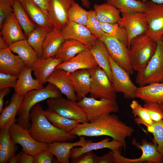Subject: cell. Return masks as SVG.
I'll list each match as a JSON object with an SVG mask.
<instances>
[{
    "label": "cell",
    "mask_w": 163,
    "mask_h": 163,
    "mask_svg": "<svg viewBox=\"0 0 163 163\" xmlns=\"http://www.w3.org/2000/svg\"><path fill=\"white\" fill-rule=\"evenodd\" d=\"M134 129L122 121L114 114L103 115L92 122L79 123L70 133L78 137L108 136L119 141L126 148V139L131 137Z\"/></svg>",
    "instance_id": "1"
},
{
    "label": "cell",
    "mask_w": 163,
    "mask_h": 163,
    "mask_svg": "<svg viewBox=\"0 0 163 163\" xmlns=\"http://www.w3.org/2000/svg\"><path fill=\"white\" fill-rule=\"evenodd\" d=\"M31 126L28 129L36 141L43 143L55 142L72 141L77 136L67 133L54 126L47 119L39 103L31 109L29 114Z\"/></svg>",
    "instance_id": "2"
},
{
    "label": "cell",
    "mask_w": 163,
    "mask_h": 163,
    "mask_svg": "<svg viewBox=\"0 0 163 163\" xmlns=\"http://www.w3.org/2000/svg\"><path fill=\"white\" fill-rule=\"evenodd\" d=\"M62 93L54 85L48 83L45 88L40 90H31L24 95L23 101L18 111L17 123L28 129L31 126L29 114L32 108L44 100L61 96Z\"/></svg>",
    "instance_id": "3"
},
{
    "label": "cell",
    "mask_w": 163,
    "mask_h": 163,
    "mask_svg": "<svg viewBox=\"0 0 163 163\" xmlns=\"http://www.w3.org/2000/svg\"><path fill=\"white\" fill-rule=\"evenodd\" d=\"M157 46L156 42L145 34L138 36L132 40L129 55L134 70L140 72L145 67L154 55Z\"/></svg>",
    "instance_id": "4"
},
{
    "label": "cell",
    "mask_w": 163,
    "mask_h": 163,
    "mask_svg": "<svg viewBox=\"0 0 163 163\" xmlns=\"http://www.w3.org/2000/svg\"><path fill=\"white\" fill-rule=\"evenodd\" d=\"M156 42L157 46L154 55L145 67L137 72L136 82L139 87L163 82V43L160 39Z\"/></svg>",
    "instance_id": "5"
},
{
    "label": "cell",
    "mask_w": 163,
    "mask_h": 163,
    "mask_svg": "<svg viewBox=\"0 0 163 163\" xmlns=\"http://www.w3.org/2000/svg\"><path fill=\"white\" fill-rule=\"evenodd\" d=\"M77 104L85 112L89 122L103 115L117 112L119 109L116 99L102 98L97 100L85 96Z\"/></svg>",
    "instance_id": "6"
},
{
    "label": "cell",
    "mask_w": 163,
    "mask_h": 163,
    "mask_svg": "<svg viewBox=\"0 0 163 163\" xmlns=\"http://www.w3.org/2000/svg\"><path fill=\"white\" fill-rule=\"evenodd\" d=\"M91 82L90 97L116 99V92L105 72L99 66L89 69Z\"/></svg>",
    "instance_id": "7"
},
{
    "label": "cell",
    "mask_w": 163,
    "mask_h": 163,
    "mask_svg": "<svg viewBox=\"0 0 163 163\" xmlns=\"http://www.w3.org/2000/svg\"><path fill=\"white\" fill-rule=\"evenodd\" d=\"M49 109L67 118L78 121L81 123L88 122L85 112L76 101L61 96L46 101Z\"/></svg>",
    "instance_id": "8"
},
{
    "label": "cell",
    "mask_w": 163,
    "mask_h": 163,
    "mask_svg": "<svg viewBox=\"0 0 163 163\" xmlns=\"http://www.w3.org/2000/svg\"><path fill=\"white\" fill-rule=\"evenodd\" d=\"M112 74V82L116 92L123 94L126 99L136 97L138 87L132 82L129 74L116 63L109 55Z\"/></svg>",
    "instance_id": "9"
},
{
    "label": "cell",
    "mask_w": 163,
    "mask_h": 163,
    "mask_svg": "<svg viewBox=\"0 0 163 163\" xmlns=\"http://www.w3.org/2000/svg\"><path fill=\"white\" fill-rule=\"evenodd\" d=\"M11 138L17 144L22 147V151L33 156L48 149L49 144L40 142L31 135L28 129L18 123L13 124L9 128Z\"/></svg>",
    "instance_id": "10"
},
{
    "label": "cell",
    "mask_w": 163,
    "mask_h": 163,
    "mask_svg": "<svg viewBox=\"0 0 163 163\" xmlns=\"http://www.w3.org/2000/svg\"><path fill=\"white\" fill-rule=\"evenodd\" d=\"M99 40L104 44L109 56L113 60L130 75H133L134 70L131 65L127 47L106 33Z\"/></svg>",
    "instance_id": "11"
},
{
    "label": "cell",
    "mask_w": 163,
    "mask_h": 163,
    "mask_svg": "<svg viewBox=\"0 0 163 163\" xmlns=\"http://www.w3.org/2000/svg\"><path fill=\"white\" fill-rule=\"evenodd\" d=\"M121 13V19L119 23L126 30L130 46L133 39L146 33L148 29V22L144 13Z\"/></svg>",
    "instance_id": "12"
},
{
    "label": "cell",
    "mask_w": 163,
    "mask_h": 163,
    "mask_svg": "<svg viewBox=\"0 0 163 163\" xmlns=\"http://www.w3.org/2000/svg\"><path fill=\"white\" fill-rule=\"evenodd\" d=\"M144 12L148 25L145 33L156 41L163 35V4H159L150 1Z\"/></svg>",
    "instance_id": "13"
},
{
    "label": "cell",
    "mask_w": 163,
    "mask_h": 163,
    "mask_svg": "<svg viewBox=\"0 0 163 163\" xmlns=\"http://www.w3.org/2000/svg\"><path fill=\"white\" fill-rule=\"evenodd\" d=\"M75 0H49L48 12L54 27L61 30L68 23V14Z\"/></svg>",
    "instance_id": "14"
},
{
    "label": "cell",
    "mask_w": 163,
    "mask_h": 163,
    "mask_svg": "<svg viewBox=\"0 0 163 163\" xmlns=\"http://www.w3.org/2000/svg\"><path fill=\"white\" fill-rule=\"evenodd\" d=\"M61 32L65 40H75L88 47L98 39L86 26L73 22L68 21Z\"/></svg>",
    "instance_id": "15"
},
{
    "label": "cell",
    "mask_w": 163,
    "mask_h": 163,
    "mask_svg": "<svg viewBox=\"0 0 163 163\" xmlns=\"http://www.w3.org/2000/svg\"><path fill=\"white\" fill-rule=\"evenodd\" d=\"M98 66L94 57L88 49L80 52L69 60L62 62L55 69H62L71 73L82 69H90Z\"/></svg>",
    "instance_id": "16"
},
{
    "label": "cell",
    "mask_w": 163,
    "mask_h": 163,
    "mask_svg": "<svg viewBox=\"0 0 163 163\" xmlns=\"http://www.w3.org/2000/svg\"><path fill=\"white\" fill-rule=\"evenodd\" d=\"M47 82L55 86L67 99L78 101L69 72L61 69H55L49 76Z\"/></svg>",
    "instance_id": "17"
},
{
    "label": "cell",
    "mask_w": 163,
    "mask_h": 163,
    "mask_svg": "<svg viewBox=\"0 0 163 163\" xmlns=\"http://www.w3.org/2000/svg\"><path fill=\"white\" fill-rule=\"evenodd\" d=\"M0 29V36L9 46L16 42L27 39L14 13L5 19Z\"/></svg>",
    "instance_id": "18"
},
{
    "label": "cell",
    "mask_w": 163,
    "mask_h": 163,
    "mask_svg": "<svg viewBox=\"0 0 163 163\" xmlns=\"http://www.w3.org/2000/svg\"><path fill=\"white\" fill-rule=\"evenodd\" d=\"M21 2L29 17L36 26L49 31L53 29V22L49 13L44 11L31 0H23Z\"/></svg>",
    "instance_id": "19"
},
{
    "label": "cell",
    "mask_w": 163,
    "mask_h": 163,
    "mask_svg": "<svg viewBox=\"0 0 163 163\" xmlns=\"http://www.w3.org/2000/svg\"><path fill=\"white\" fill-rule=\"evenodd\" d=\"M25 66L22 59L14 54L9 47L0 49V72L19 76Z\"/></svg>",
    "instance_id": "20"
},
{
    "label": "cell",
    "mask_w": 163,
    "mask_h": 163,
    "mask_svg": "<svg viewBox=\"0 0 163 163\" xmlns=\"http://www.w3.org/2000/svg\"><path fill=\"white\" fill-rule=\"evenodd\" d=\"M79 137V140L74 142H55L49 143L48 149L56 157L58 163H69L72 149L83 146L87 141L84 136Z\"/></svg>",
    "instance_id": "21"
},
{
    "label": "cell",
    "mask_w": 163,
    "mask_h": 163,
    "mask_svg": "<svg viewBox=\"0 0 163 163\" xmlns=\"http://www.w3.org/2000/svg\"><path fill=\"white\" fill-rule=\"evenodd\" d=\"M131 144L138 149H140L142 152L140 157L133 159V163H163V156L158 150L155 143L148 142L145 139H143L140 143L137 142L135 138H133Z\"/></svg>",
    "instance_id": "22"
},
{
    "label": "cell",
    "mask_w": 163,
    "mask_h": 163,
    "mask_svg": "<svg viewBox=\"0 0 163 163\" xmlns=\"http://www.w3.org/2000/svg\"><path fill=\"white\" fill-rule=\"evenodd\" d=\"M70 78L77 96L78 101L90 93L91 79L89 69L77 70L69 73Z\"/></svg>",
    "instance_id": "23"
},
{
    "label": "cell",
    "mask_w": 163,
    "mask_h": 163,
    "mask_svg": "<svg viewBox=\"0 0 163 163\" xmlns=\"http://www.w3.org/2000/svg\"><path fill=\"white\" fill-rule=\"evenodd\" d=\"M122 148H123V145L121 142L113 139L110 141V139L108 138L96 142H92L91 140H89L83 146L75 147L72 149L70 158L77 157L83 153L93 150L107 148L112 151Z\"/></svg>",
    "instance_id": "24"
},
{
    "label": "cell",
    "mask_w": 163,
    "mask_h": 163,
    "mask_svg": "<svg viewBox=\"0 0 163 163\" xmlns=\"http://www.w3.org/2000/svg\"><path fill=\"white\" fill-rule=\"evenodd\" d=\"M32 68L25 66L19 75L14 90L15 92L24 95L28 92L33 90H40L44 88L38 79H34L31 75Z\"/></svg>",
    "instance_id": "25"
},
{
    "label": "cell",
    "mask_w": 163,
    "mask_h": 163,
    "mask_svg": "<svg viewBox=\"0 0 163 163\" xmlns=\"http://www.w3.org/2000/svg\"><path fill=\"white\" fill-rule=\"evenodd\" d=\"M24 95H20L14 92L11 98L8 106L3 109L0 115V128L9 129L15 123V117L18 110L22 103Z\"/></svg>",
    "instance_id": "26"
},
{
    "label": "cell",
    "mask_w": 163,
    "mask_h": 163,
    "mask_svg": "<svg viewBox=\"0 0 163 163\" xmlns=\"http://www.w3.org/2000/svg\"><path fill=\"white\" fill-rule=\"evenodd\" d=\"M62 62L61 59L54 57L38 58L32 68L36 79L44 84L56 67Z\"/></svg>",
    "instance_id": "27"
},
{
    "label": "cell",
    "mask_w": 163,
    "mask_h": 163,
    "mask_svg": "<svg viewBox=\"0 0 163 163\" xmlns=\"http://www.w3.org/2000/svg\"><path fill=\"white\" fill-rule=\"evenodd\" d=\"M98 66L106 73L112 82V77L109 55L104 43L97 39L88 47Z\"/></svg>",
    "instance_id": "28"
},
{
    "label": "cell",
    "mask_w": 163,
    "mask_h": 163,
    "mask_svg": "<svg viewBox=\"0 0 163 163\" xmlns=\"http://www.w3.org/2000/svg\"><path fill=\"white\" fill-rule=\"evenodd\" d=\"M65 40L61 30L54 27L49 32L44 40L42 57L44 58L54 57Z\"/></svg>",
    "instance_id": "29"
},
{
    "label": "cell",
    "mask_w": 163,
    "mask_h": 163,
    "mask_svg": "<svg viewBox=\"0 0 163 163\" xmlns=\"http://www.w3.org/2000/svg\"><path fill=\"white\" fill-rule=\"evenodd\" d=\"M93 8L97 19L101 23L114 24L119 23L120 21V12L109 3L95 4Z\"/></svg>",
    "instance_id": "30"
},
{
    "label": "cell",
    "mask_w": 163,
    "mask_h": 163,
    "mask_svg": "<svg viewBox=\"0 0 163 163\" xmlns=\"http://www.w3.org/2000/svg\"><path fill=\"white\" fill-rule=\"evenodd\" d=\"M136 97L145 102H163V82L152 83L138 88Z\"/></svg>",
    "instance_id": "31"
},
{
    "label": "cell",
    "mask_w": 163,
    "mask_h": 163,
    "mask_svg": "<svg viewBox=\"0 0 163 163\" xmlns=\"http://www.w3.org/2000/svg\"><path fill=\"white\" fill-rule=\"evenodd\" d=\"M9 47L12 52L18 55L26 66L32 68L38 58L37 53L27 39L16 42Z\"/></svg>",
    "instance_id": "32"
},
{
    "label": "cell",
    "mask_w": 163,
    "mask_h": 163,
    "mask_svg": "<svg viewBox=\"0 0 163 163\" xmlns=\"http://www.w3.org/2000/svg\"><path fill=\"white\" fill-rule=\"evenodd\" d=\"M11 138L9 129H0V163L9 162L11 158L15 155L18 148Z\"/></svg>",
    "instance_id": "33"
},
{
    "label": "cell",
    "mask_w": 163,
    "mask_h": 163,
    "mask_svg": "<svg viewBox=\"0 0 163 163\" xmlns=\"http://www.w3.org/2000/svg\"><path fill=\"white\" fill-rule=\"evenodd\" d=\"M88 49L86 45L73 40H65L54 56L62 62L71 59L80 52Z\"/></svg>",
    "instance_id": "34"
},
{
    "label": "cell",
    "mask_w": 163,
    "mask_h": 163,
    "mask_svg": "<svg viewBox=\"0 0 163 163\" xmlns=\"http://www.w3.org/2000/svg\"><path fill=\"white\" fill-rule=\"evenodd\" d=\"M13 8V13L27 38L37 26L29 17L21 2L14 0Z\"/></svg>",
    "instance_id": "35"
},
{
    "label": "cell",
    "mask_w": 163,
    "mask_h": 163,
    "mask_svg": "<svg viewBox=\"0 0 163 163\" xmlns=\"http://www.w3.org/2000/svg\"><path fill=\"white\" fill-rule=\"evenodd\" d=\"M47 119L54 126L67 133H70L80 122L62 116L49 108L44 110Z\"/></svg>",
    "instance_id": "36"
},
{
    "label": "cell",
    "mask_w": 163,
    "mask_h": 163,
    "mask_svg": "<svg viewBox=\"0 0 163 163\" xmlns=\"http://www.w3.org/2000/svg\"><path fill=\"white\" fill-rule=\"evenodd\" d=\"M106 2L114 6L121 13H144L148 6V2L136 0H107Z\"/></svg>",
    "instance_id": "37"
},
{
    "label": "cell",
    "mask_w": 163,
    "mask_h": 163,
    "mask_svg": "<svg viewBox=\"0 0 163 163\" xmlns=\"http://www.w3.org/2000/svg\"><path fill=\"white\" fill-rule=\"evenodd\" d=\"M49 31L46 29L37 26L27 37V42L35 51L38 58L42 57L43 44Z\"/></svg>",
    "instance_id": "38"
},
{
    "label": "cell",
    "mask_w": 163,
    "mask_h": 163,
    "mask_svg": "<svg viewBox=\"0 0 163 163\" xmlns=\"http://www.w3.org/2000/svg\"><path fill=\"white\" fill-rule=\"evenodd\" d=\"M101 25L102 29L105 32L119 40L129 50L130 46L128 36L124 27L120 25L119 23H101Z\"/></svg>",
    "instance_id": "39"
},
{
    "label": "cell",
    "mask_w": 163,
    "mask_h": 163,
    "mask_svg": "<svg viewBox=\"0 0 163 163\" xmlns=\"http://www.w3.org/2000/svg\"><path fill=\"white\" fill-rule=\"evenodd\" d=\"M135 121L138 123L145 125L147 131L152 134L157 149L163 156V119L158 121H153L151 125L142 122L138 118L136 119Z\"/></svg>",
    "instance_id": "40"
},
{
    "label": "cell",
    "mask_w": 163,
    "mask_h": 163,
    "mask_svg": "<svg viewBox=\"0 0 163 163\" xmlns=\"http://www.w3.org/2000/svg\"><path fill=\"white\" fill-rule=\"evenodd\" d=\"M88 15L89 11L86 10L75 2L69 11L68 21L86 26Z\"/></svg>",
    "instance_id": "41"
},
{
    "label": "cell",
    "mask_w": 163,
    "mask_h": 163,
    "mask_svg": "<svg viewBox=\"0 0 163 163\" xmlns=\"http://www.w3.org/2000/svg\"><path fill=\"white\" fill-rule=\"evenodd\" d=\"M86 26L99 39H101L106 33L102 29L101 23L97 19L94 10L89 11L88 17Z\"/></svg>",
    "instance_id": "42"
},
{
    "label": "cell",
    "mask_w": 163,
    "mask_h": 163,
    "mask_svg": "<svg viewBox=\"0 0 163 163\" xmlns=\"http://www.w3.org/2000/svg\"><path fill=\"white\" fill-rule=\"evenodd\" d=\"M132 114L134 117L138 116L142 122L149 125H152L153 121L151 119L147 109L142 106L136 100H133L130 104Z\"/></svg>",
    "instance_id": "43"
},
{
    "label": "cell",
    "mask_w": 163,
    "mask_h": 163,
    "mask_svg": "<svg viewBox=\"0 0 163 163\" xmlns=\"http://www.w3.org/2000/svg\"><path fill=\"white\" fill-rule=\"evenodd\" d=\"M143 106L147 109L153 121L157 122L163 119V108L161 103L146 102Z\"/></svg>",
    "instance_id": "44"
},
{
    "label": "cell",
    "mask_w": 163,
    "mask_h": 163,
    "mask_svg": "<svg viewBox=\"0 0 163 163\" xmlns=\"http://www.w3.org/2000/svg\"><path fill=\"white\" fill-rule=\"evenodd\" d=\"M14 0H0V28L5 19L13 13Z\"/></svg>",
    "instance_id": "45"
},
{
    "label": "cell",
    "mask_w": 163,
    "mask_h": 163,
    "mask_svg": "<svg viewBox=\"0 0 163 163\" xmlns=\"http://www.w3.org/2000/svg\"><path fill=\"white\" fill-rule=\"evenodd\" d=\"M54 156L48 149H44L34 156V163H58L56 159H54Z\"/></svg>",
    "instance_id": "46"
},
{
    "label": "cell",
    "mask_w": 163,
    "mask_h": 163,
    "mask_svg": "<svg viewBox=\"0 0 163 163\" xmlns=\"http://www.w3.org/2000/svg\"><path fill=\"white\" fill-rule=\"evenodd\" d=\"M19 76L0 72V89L15 87Z\"/></svg>",
    "instance_id": "47"
},
{
    "label": "cell",
    "mask_w": 163,
    "mask_h": 163,
    "mask_svg": "<svg viewBox=\"0 0 163 163\" xmlns=\"http://www.w3.org/2000/svg\"><path fill=\"white\" fill-rule=\"evenodd\" d=\"M98 156L91 152L85 153L79 156L70 158L72 163H96Z\"/></svg>",
    "instance_id": "48"
},
{
    "label": "cell",
    "mask_w": 163,
    "mask_h": 163,
    "mask_svg": "<svg viewBox=\"0 0 163 163\" xmlns=\"http://www.w3.org/2000/svg\"><path fill=\"white\" fill-rule=\"evenodd\" d=\"M114 158V163H133L132 159L122 156L120 149L111 151Z\"/></svg>",
    "instance_id": "49"
},
{
    "label": "cell",
    "mask_w": 163,
    "mask_h": 163,
    "mask_svg": "<svg viewBox=\"0 0 163 163\" xmlns=\"http://www.w3.org/2000/svg\"><path fill=\"white\" fill-rule=\"evenodd\" d=\"M96 163H114V158L111 151L99 157L98 156Z\"/></svg>",
    "instance_id": "50"
},
{
    "label": "cell",
    "mask_w": 163,
    "mask_h": 163,
    "mask_svg": "<svg viewBox=\"0 0 163 163\" xmlns=\"http://www.w3.org/2000/svg\"><path fill=\"white\" fill-rule=\"evenodd\" d=\"M33 156L24 152L22 154L19 161V163H34Z\"/></svg>",
    "instance_id": "51"
},
{
    "label": "cell",
    "mask_w": 163,
    "mask_h": 163,
    "mask_svg": "<svg viewBox=\"0 0 163 163\" xmlns=\"http://www.w3.org/2000/svg\"><path fill=\"white\" fill-rule=\"evenodd\" d=\"M34 3L45 12L48 13L49 0H31Z\"/></svg>",
    "instance_id": "52"
},
{
    "label": "cell",
    "mask_w": 163,
    "mask_h": 163,
    "mask_svg": "<svg viewBox=\"0 0 163 163\" xmlns=\"http://www.w3.org/2000/svg\"><path fill=\"white\" fill-rule=\"evenodd\" d=\"M10 88H6L0 89V113L2 112L4 103V98L5 97L9 94L10 92Z\"/></svg>",
    "instance_id": "53"
},
{
    "label": "cell",
    "mask_w": 163,
    "mask_h": 163,
    "mask_svg": "<svg viewBox=\"0 0 163 163\" xmlns=\"http://www.w3.org/2000/svg\"><path fill=\"white\" fill-rule=\"evenodd\" d=\"M23 152V151L15 155L12 157L10 160L9 163H19V161L21 155Z\"/></svg>",
    "instance_id": "54"
},
{
    "label": "cell",
    "mask_w": 163,
    "mask_h": 163,
    "mask_svg": "<svg viewBox=\"0 0 163 163\" xmlns=\"http://www.w3.org/2000/svg\"><path fill=\"white\" fill-rule=\"evenodd\" d=\"M9 47V46L4 41L1 36H0V49H3Z\"/></svg>",
    "instance_id": "55"
},
{
    "label": "cell",
    "mask_w": 163,
    "mask_h": 163,
    "mask_svg": "<svg viewBox=\"0 0 163 163\" xmlns=\"http://www.w3.org/2000/svg\"><path fill=\"white\" fill-rule=\"evenodd\" d=\"M81 1L84 7L87 8H89L91 3L89 0H81Z\"/></svg>",
    "instance_id": "56"
},
{
    "label": "cell",
    "mask_w": 163,
    "mask_h": 163,
    "mask_svg": "<svg viewBox=\"0 0 163 163\" xmlns=\"http://www.w3.org/2000/svg\"><path fill=\"white\" fill-rule=\"evenodd\" d=\"M148 0H142V1L143 2H145L146 1ZM150 1L153 2L155 3L161 4H163V0H150Z\"/></svg>",
    "instance_id": "57"
},
{
    "label": "cell",
    "mask_w": 163,
    "mask_h": 163,
    "mask_svg": "<svg viewBox=\"0 0 163 163\" xmlns=\"http://www.w3.org/2000/svg\"><path fill=\"white\" fill-rule=\"evenodd\" d=\"M161 40V41H162V42L163 43V35L161 36V39H160Z\"/></svg>",
    "instance_id": "58"
},
{
    "label": "cell",
    "mask_w": 163,
    "mask_h": 163,
    "mask_svg": "<svg viewBox=\"0 0 163 163\" xmlns=\"http://www.w3.org/2000/svg\"><path fill=\"white\" fill-rule=\"evenodd\" d=\"M161 103L162 104V107H163V102H162Z\"/></svg>",
    "instance_id": "59"
},
{
    "label": "cell",
    "mask_w": 163,
    "mask_h": 163,
    "mask_svg": "<svg viewBox=\"0 0 163 163\" xmlns=\"http://www.w3.org/2000/svg\"><path fill=\"white\" fill-rule=\"evenodd\" d=\"M18 0L21 2L23 0Z\"/></svg>",
    "instance_id": "60"
}]
</instances>
